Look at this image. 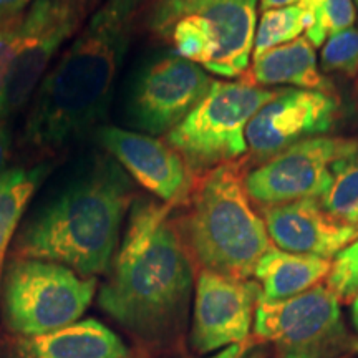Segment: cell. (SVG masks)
<instances>
[{"label":"cell","mask_w":358,"mask_h":358,"mask_svg":"<svg viewBox=\"0 0 358 358\" xmlns=\"http://www.w3.org/2000/svg\"><path fill=\"white\" fill-rule=\"evenodd\" d=\"M192 287L194 262L171 206L138 201L98 306L143 343L169 347L185 332Z\"/></svg>","instance_id":"1"},{"label":"cell","mask_w":358,"mask_h":358,"mask_svg":"<svg viewBox=\"0 0 358 358\" xmlns=\"http://www.w3.org/2000/svg\"><path fill=\"white\" fill-rule=\"evenodd\" d=\"M140 0H105L37 87L25 124L29 145L62 148L108 111Z\"/></svg>","instance_id":"2"},{"label":"cell","mask_w":358,"mask_h":358,"mask_svg":"<svg viewBox=\"0 0 358 358\" xmlns=\"http://www.w3.org/2000/svg\"><path fill=\"white\" fill-rule=\"evenodd\" d=\"M131 201L123 169L98 159L22 229L15 257L62 264L83 277L108 272Z\"/></svg>","instance_id":"3"},{"label":"cell","mask_w":358,"mask_h":358,"mask_svg":"<svg viewBox=\"0 0 358 358\" xmlns=\"http://www.w3.org/2000/svg\"><path fill=\"white\" fill-rule=\"evenodd\" d=\"M178 227L201 271L231 279L248 280L264 254L274 248L245 191L244 164L237 161L206 174Z\"/></svg>","instance_id":"4"},{"label":"cell","mask_w":358,"mask_h":358,"mask_svg":"<svg viewBox=\"0 0 358 358\" xmlns=\"http://www.w3.org/2000/svg\"><path fill=\"white\" fill-rule=\"evenodd\" d=\"M257 0H159L151 25L179 57L209 73H245L256 35Z\"/></svg>","instance_id":"5"},{"label":"cell","mask_w":358,"mask_h":358,"mask_svg":"<svg viewBox=\"0 0 358 358\" xmlns=\"http://www.w3.org/2000/svg\"><path fill=\"white\" fill-rule=\"evenodd\" d=\"M96 277L40 259L15 257L2 284V315L17 337H35L77 324L96 292Z\"/></svg>","instance_id":"6"},{"label":"cell","mask_w":358,"mask_h":358,"mask_svg":"<svg viewBox=\"0 0 358 358\" xmlns=\"http://www.w3.org/2000/svg\"><path fill=\"white\" fill-rule=\"evenodd\" d=\"M254 337L275 358H353L358 334L343 320L340 301L327 284L285 299H259Z\"/></svg>","instance_id":"7"},{"label":"cell","mask_w":358,"mask_h":358,"mask_svg":"<svg viewBox=\"0 0 358 358\" xmlns=\"http://www.w3.org/2000/svg\"><path fill=\"white\" fill-rule=\"evenodd\" d=\"M277 93L244 80H214L208 95L166 134V143L191 169L217 168L236 161L248 150L249 122Z\"/></svg>","instance_id":"8"},{"label":"cell","mask_w":358,"mask_h":358,"mask_svg":"<svg viewBox=\"0 0 358 358\" xmlns=\"http://www.w3.org/2000/svg\"><path fill=\"white\" fill-rule=\"evenodd\" d=\"M348 138L315 136L285 148L245 174V191L261 208L322 198L332 181L335 161L355 153Z\"/></svg>","instance_id":"9"},{"label":"cell","mask_w":358,"mask_h":358,"mask_svg":"<svg viewBox=\"0 0 358 358\" xmlns=\"http://www.w3.org/2000/svg\"><path fill=\"white\" fill-rule=\"evenodd\" d=\"M261 294L257 282L199 271L189 334L192 350L208 355L249 340Z\"/></svg>","instance_id":"10"},{"label":"cell","mask_w":358,"mask_h":358,"mask_svg":"<svg viewBox=\"0 0 358 358\" xmlns=\"http://www.w3.org/2000/svg\"><path fill=\"white\" fill-rule=\"evenodd\" d=\"M213 82L209 71L178 53L158 58L134 85V123L148 134H168L208 95Z\"/></svg>","instance_id":"11"},{"label":"cell","mask_w":358,"mask_h":358,"mask_svg":"<svg viewBox=\"0 0 358 358\" xmlns=\"http://www.w3.org/2000/svg\"><path fill=\"white\" fill-rule=\"evenodd\" d=\"M93 0H34L22 13L10 111L29 100L62 45L82 27Z\"/></svg>","instance_id":"12"},{"label":"cell","mask_w":358,"mask_h":358,"mask_svg":"<svg viewBox=\"0 0 358 358\" xmlns=\"http://www.w3.org/2000/svg\"><path fill=\"white\" fill-rule=\"evenodd\" d=\"M337 113L338 101L332 93L279 90L249 122L245 141L256 158L267 159L295 143L324 136Z\"/></svg>","instance_id":"13"},{"label":"cell","mask_w":358,"mask_h":358,"mask_svg":"<svg viewBox=\"0 0 358 358\" xmlns=\"http://www.w3.org/2000/svg\"><path fill=\"white\" fill-rule=\"evenodd\" d=\"M272 245L292 254L332 259L358 239V226L330 216L317 198L262 208Z\"/></svg>","instance_id":"14"},{"label":"cell","mask_w":358,"mask_h":358,"mask_svg":"<svg viewBox=\"0 0 358 358\" xmlns=\"http://www.w3.org/2000/svg\"><path fill=\"white\" fill-rule=\"evenodd\" d=\"M98 140L143 187L166 204H176L189 192V174L185 159L150 134L105 127Z\"/></svg>","instance_id":"15"},{"label":"cell","mask_w":358,"mask_h":358,"mask_svg":"<svg viewBox=\"0 0 358 358\" xmlns=\"http://www.w3.org/2000/svg\"><path fill=\"white\" fill-rule=\"evenodd\" d=\"M3 358H133L123 340L101 322L87 319L57 332L17 337L7 342Z\"/></svg>","instance_id":"16"},{"label":"cell","mask_w":358,"mask_h":358,"mask_svg":"<svg viewBox=\"0 0 358 358\" xmlns=\"http://www.w3.org/2000/svg\"><path fill=\"white\" fill-rule=\"evenodd\" d=\"M244 82L256 87L292 85L324 93H332L334 90V85L319 71L315 47L307 37L295 38L256 58Z\"/></svg>","instance_id":"17"},{"label":"cell","mask_w":358,"mask_h":358,"mask_svg":"<svg viewBox=\"0 0 358 358\" xmlns=\"http://www.w3.org/2000/svg\"><path fill=\"white\" fill-rule=\"evenodd\" d=\"M330 268V259L292 254L272 248L257 262L254 275L261 285L262 299L285 301L327 280Z\"/></svg>","instance_id":"18"},{"label":"cell","mask_w":358,"mask_h":358,"mask_svg":"<svg viewBox=\"0 0 358 358\" xmlns=\"http://www.w3.org/2000/svg\"><path fill=\"white\" fill-rule=\"evenodd\" d=\"M45 173L47 169L40 166L35 169H8L0 176V277L12 237Z\"/></svg>","instance_id":"19"},{"label":"cell","mask_w":358,"mask_h":358,"mask_svg":"<svg viewBox=\"0 0 358 358\" xmlns=\"http://www.w3.org/2000/svg\"><path fill=\"white\" fill-rule=\"evenodd\" d=\"M299 7L303 13L307 40L315 48L357 22V6L353 0H299Z\"/></svg>","instance_id":"20"},{"label":"cell","mask_w":358,"mask_h":358,"mask_svg":"<svg viewBox=\"0 0 358 358\" xmlns=\"http://www.w3.org/2000/svg\"><path fill=\"white\" fill-rule=\"evenodd\" d=\"M330 216L347 221L358 209V150L332 164V181L320 198Z\"/></svg>","instance_id":"21"},{"label":"cell","mask_w":358,"mask_h":358,"mask_svg":"<svg viewBox=\"0 0 358 358\" xmlns=\"http://www.w3.org/2000/svg\"><path fill=\"white\" fill-rule=\"evenodd\" d=\"M303 30H306L303 13L299 3L262 12L254 35V60L272 48L299 38Z\"/></svg>","instance_id":"22"},{"label":"cell","mask_w":358,"mask_h":358,"mask_svg":"<svg viewBox=\"0 0 358 358\" xmlns=\"http://www.w3.org/2000/svg\"><path fill=\"white\" fill-rule=\"evenodd\" d=\"M22 13L0 20V118L10 113V92L19 55Z\"/></svg>","instance_id":"23"},{"label":"cell","mask_w":358,"mask_h":358,"mask_svg":"<svg viewBox=\"0 0 358 358\" xmlns=\"http://www.w3.org/2000/svg\"><path fill=\"white\" fill-rule=\"evenodd\" d=\"M320 65L325 71H338L348 77L358 73V27H350L325 40Z\"/></svg>","instance_id":"24"},{"label":"cell","mask_w":358,"mask_h":358,"mask_svg":"<svg viewBox=\"0 0 358 358\" xmlns=\"http://www.w3.org/2000/svg\"><path fill=\"white\" fill-rule=\"evenodd\" d=\"M327 287L337 295L340 302L345 303L353 302L358 295V239L334 257Z\"/></svg>","instance_id":"25"},{"label":"cell","mask_w":358,"mask_h":358,"mask_svg":"<svg viewBox=\"0 0 358 358\" xmlns=\"http://www.w3.org/2000/svg\"><path fill=\"white\" fill-rule=\"evenodd\" d=\"M206 358H264V350L261 342L249 338L243 343L231 345L221 352H217L216 355Z\"/></svg>","instance_id":"26"},{"label":"cell","mask_w":358,"mask_h":358,"mask_svg":"<svg viewBox=\"0 0 358 358\" xmlns=\"http://www.w3.org/2000/svg\"><path fill=\"white\" fill-rule=\"evenodd\" d=\"M32 2L34 0H0V20L19 15L25 7H30Z\"/></svg>","instance_id":"27"},{"label":"cell","mask_w":358,"mask_h":358,"mask_svg":"<svg viewBox=\"0 0 358 358\" xmlns=\"http://www.w3.org/2000/svg\"><path fill=\"white\" fill-rule=\"evenodd\" d=\"M8 148H10V141H8V134L6 129L0 128V176L6 173V164L8 159Z\"/></svg>","instance_id":"28"},{"label":"cell","mask_w":358,"mask_h":358,"mask_svg":"<svg viewBox=\"0 0 358 358\" xmlns=\"http://www.w3.org/2000/svg\"><path fill=\"white\" fill-rule=\"evenodd\" d=\"M295 3H299V0H261V8L262 12H266V10H272V8L295 6Z\"/></svg>","instance_id":"29"},{"label":"cell","mask_w":358,"mask_h":358,"mask_svg":"<svg viewBox=\"0 0 358 358\" xmlns=\"http://www.w3.org/2000/svg\"><path fill=\"white\" fill-rule=\"evenodd\" d=\"M352 322H353V327H355V330L358 334V295L353 299V302H352Z\"/></svg>","instance_id":"30"},{"label":"cell","mask_w":358,"mask_h":358,"mask_svg":"<svg viewBox=\"0 0 358 358\" xmlns=\"http://www.w3.org/2000/svg\"><path fill=\"white\" fill-rule=\"evenodd\" d=\"M348 222H350V224H355V226H358V209H357L355 213L352 214L350 219H348Z\"/></svg>","instance_id":"31"},{"label":"cell","mask_w":358,"mask_h":358,"mask_svg":"<svg viewBox=\"0 0 358 358\" xmlns=\"http://www.w3.org/2000/svg\"><path fill=\"white\" fill-rule=\"evenodd\" d=\"M353 2H355V6L358 7V0H353Z\"/></svg>","instance_id":"32"},{"label":"cell","mask_w":358,"mask_h":358,"mask_svg":"<svg viewBox=\"0 0 358 358\" xmlns=\"http://www.w3.org/2000/svg\"><path fill=\"white\" fill-rule=\"evenodd\" d=\"M357 101H358V90H357Z\"/></svg>","instance_id":"33"},{"label":"cell","mask_w":358,"mask_h":358,"mask_svg":"<svg viewBox=\"0 0 358 358\" xmlns=\"http://www.w3.org/2000/svg\"><path fill=\"white\" fill-rule=\"evenodd\" d=\"M357 90H358V82H357Z\"/></svg>","instance_id":"34"}]
</instances>
